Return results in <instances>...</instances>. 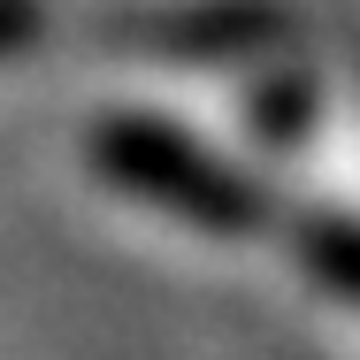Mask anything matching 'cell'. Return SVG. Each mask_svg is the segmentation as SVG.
<instances>
[{"label": "cell", "mask_w": 360, "mask_h": 360, "mask_svg": "<svg viewBox=\"0 0 360 360\" xmlns=\"http://www.w3.org/2000/svg\"><path fill=\"white\" fill-rule=\"evenodd\" d=\"M0 39H8V31H0Z\"/></svg>", "instance_id": "obj_1"}]
</instances>
